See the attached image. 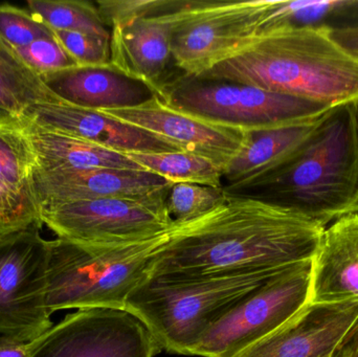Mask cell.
I'll use <instances>...</instances> for the list:
<instances>
[{"label":"cell","instance_id":"cell-1","mask_svg":"<svg viewBox=\"0 0 358 357\" xmlns=\"http://www.w3.org/2000/svg\"><path fill=\"white\" fill-rule=\"evenodd\" d=\"M325 228L285 207L229 193L214 211L179 228L159 252L150 278L279 272L313 260Z\"/></svg>","mask_w":358,"mask_h":357},{"label":"cell","instance_id":"cell-2","mask_svg":"<svg viewBox=\"0 0 358 357\" xmlns=\"http://www.w3.org/2000/svg\"><path fill=\"white\" fill-rule=\"evenodd\" d=\"M237 194L285 207L324 228L358 213V128L352 102L331 107L285 163Z\"/></svg>","mask_w":358,"mask_h":357},{"label":"cell","instance_id":"cell-3","mask_svg":"<svg viewBox=\"0 0 358 357\" xmlns=\"http://www.w3.org/2000/svg\"><path fill=\"white\" fill-rule=\"evenodd\" d=\"M304 27L260 36L199 81L255 86L329 107L358 98V60L328 36Z\"/></svg>","mask_w":358,"mask_h":357},{"label":"cell","instance_id":"cell-4","mask_svg":"<svg viewBox=\"0 0 358 357\" xmlns=\"http://www.w3.org/2000/svg\"><path fill=\"white\" fill-rule=\"evenodd\" d=\"M182 226L134 245H83L61 238L50 241L48 312L125 309L128 297L150 277L159 252Z\"/></svg>","mask_w":358,"mask_h":357},{"label":"cell","instance_id":"cell-5","mask_svg":"<svg viewBox=\"0 0 358 357\" xmlns=\"http://www.w3.org/2000/svg\"><path fill=\"white\" fill-rule=\"evenodd\" d=\"M281 272L191 281H163L149 277L128 297L125 309L147 327L162 350L189 356L194 346L219 319Z\"/></svg>","mask_w":358,"mask_h":357},{"label":"cell","instance_id":"cell-6","mask_svg":"<svg viewBox=\"0 0 358 357\" xmlns=\"http://www.w3.org/2000/svg\"><path fill=\"white\" fill-rule=\"evenodd\" d=\"M266 1H178L172 61L187 77L199 79L258 38Z\"/></svg>","mask_w":358,"mask_h":357},{"label":"cell","instance_id":"cell-7","mask_svg":"<svg viewBox=\"0 0 358 357\" xmlns=\"http://www.w3.org/2000/svg\"><path fill=\"white\" fill-rule=\"evenodd\" d=\"M311 261L282 270L219 319L189 356L234 357L294 318L310 297Z\"/></svg>","mask_w":358,"mask_h":357},{"label":"cell","instance_id":"cell-8","mask_svg":"<svg viewBox=\"0 0 358 357\" xmlns=\"http://www.w3.org/2000/svg\"><path fill=\"white\" fill-rule=\"evenodd\" d=\"M40 226L0 238V335L34 341L54 327L46 307L50 241Z\"/></svg>","mask_w":358,"mask_h":357},{"label":"cell","instance_id":"cell-9","mask_svg":"<svg viewBox=\"0 0 358 357\" xmlns=\"http://www.w3.org/2000/svg\"><path fill=\"white\" fill-rule=\"evenodd\" d=\"M203 82L178 86L166 101L204 119L248 132L307 123L331 108L255 86Z\"/></svg>","mask_w":358,"mask_h":357},{"label":"cell","instance_id":"cell-10","mask_svg":"<svg viewBox=\"0 0 358 357\" xmlns=\"http://www.w3.org/2000/svg\"><path fill=\"white\" fill-rule=\"evenodd\" d=\"M40 221L58 238L83 245H125L144 242L179 226L167 205L128 199L76 201L39 211Z\"/></svg>","mask_w":358,"mask_h":357},{"label":"cell","instance_id":"cell-11","mask_svg":"<svg viewBox=\"0 0 358 357\" xmlns=\"http://www.w3.org/2000/svg\"><path fill=\"white\" fill-rule=\"evenodd\" d=\"M162 351L131 312L90 308L54 325L31 357H155Z\"/></svg>","mask_w":358,"mask_h":357},{"label":"cell","instance_id":"cell-12","mask_svg":"<svg viewBox=\"0 0 358 357\" xmlns=\"http://www.w3.org/2000/svg\"><path fill=\"white\" fill-rule=\"evenodd\" d=\"M31 196L38 210L76 201L117 198L166 205L174 184L143 169L29 167Z\"/></svg>","mask_w":358,"mask_h":357},{"label":"cell","instance_id":"cell-13","mask_svg":"<svg viewBox=\"0 0 358 357\" xmlns=\"http://www.w3.org/2000/svg\"><path fill=\"white\" fill-rule=\"evenodd\" d=\"M99 112L149 132L180 151L208 157L223 168L245 146L250 132L176 107L151 94L141 104Z\"/></svg>","mask_w":358,"mask_h":357},{"label":"cell","instance_id":"cell-14","mask_svg":"<svg viewBox=\"0 0 358 357\" xmlns=\"http://www.w3.org/2000/svg\"><path fill=\"white\" fill-rule=\"evenodd\" d=\"M358 330V300L308 303L277 330L234 357H340Z\"/></svg>","mask_w":358,"mask_h":357},{"label":"cell","instance_id":"cell-15","mask_svg":"<svg viewBox=\"0 0 358 357\" xmlns=\"http://www.w3.org/2000/svg\"><path fill=\"white\" fill-rule=\"evenodd\" d=\"M176 6L159 14L111 27L110 31L109 68L143 84L151 94H157L164 100H167L168 96L164 83L172 61Z\"/></svg>","mask_w":358,"mask_h":357},{"label":"cell","instance_id":"cell-16","mask_svg":"<svg viewBox=\"0 0 358 357\" xmlns=\"http://www.w3.org/2000/svg\"><path fill=\"white\" fill-rule=\"evenodd\" d=\"M25 119L52 131L75 136L121 153L180 151L166 140L107 117L94 109L64 101L40 103Z\"/></svg>","mask_w":358,"mask_h":357},{"label":"cell","instance_id":"cell-17","mask_svg":"<svg viewBox=\"0 0 358 357\" xmlns=\"http://www.w3.org/2000/svg\"><path fill=\"white\" fill-rule=\"evenodd\" d=\"M358 300V213L327 226L311 261L309 303Z\"/></svg>","mask_w":358,"mask_h":357},{"label":"cell","instance_id":"cell-18","mask_svg":"<svg viewBox=\"0 0 358 357\" xmlns=\"http://www.w3.org/2000/svg\"><path fill=\"white\" fill-rule=\"evenodd\" d=\"M8 125L18 136L29 167L42 169H142L124 153L46 129L25 117Z\"/></svg>","mask_w":358,"mask_h":357},{"label":"cell","instance_id":"cell-19","mask_svg":"<svg viewBox=\"0 0 358 357\" xmlns=\"http://www.w3.org/2000/svg\"><path fill=\"white\" fill-rule=\"evenodd\" d=\"M41 80L61 101L94 110L134 106L151 96L146 86L108 67H73Z\"/></svg>","mask_w":358,"mask_h":357},{"label":"cell","instance_id":"cell-20","mask_svg":"<svg viewBox=\"0 0 358 357\" xmlns=\"http://www.w3.org/2000/svg\"><path fill=\"white\" fill-rule=\"evenodd\" d=\"M322 117L307 123L250 132L245 146L223 171L224 190L237 194L285 163Z\"/></svg>","mask_w":358,"mask_h":357},{"label":"cell","instance_id":"cell-21","mask_svg":"<svg viewBox=\"0 0 358 357\" xmlns=\"http://www.w3.org/2000/svg\"><path fill=\"white\" fill-rule=\"evenodd\" d=\"M33 226L42 224L29 189L27 156L13 128L0 125V238Z\"/></svg>","mask_w":358,"mask_h":357},{"label":"cell","instance_id":"cell-22","mask_svg":"<svg viewBox=\"0 0 358 357\" xmlns=\"http://www.w3.org/2000/svg\"><path fill=\"white\" fill-rule=\"evenodd\" d=\"M59 101L16 50L0 37V125L23 119L34 105Z\"/></svg>","mask_w":358,"mask_h":357},{"label":"cell","instance_id":"cell-23","mask_svg":"<svg viewBox=\"0 0 358 357\" xmlns=\"http://www.w3.org/2000/svg\"><path fill=\"white\" fill-rule=\"evenodd\" d=\"M124 154L142 169L157 174L172 184L187 182L223 188V168L208 157L187 151Z\"/></svg>","mask_w":358,"mask_h":357},{"label":"cell","instance_id":"cell-24","mask_svg":"<svg viewBox=\"0 0 358 357\" xmlns=\"http://www.w3.org/2000/svg\"><path fill=\"white\" fill-rule=\"evenodd\" d=\"M358 1H275L267 0L258 37L304 27H330L328 21L357 10Z\"/></svg>","mask_w":358,"mask_h":357},{"label":"cell","instance_id":"cell-25","mask_svg":"<svg viewBox=\"0 0 358 357\" xmlns=\"http://www.w3.org/2000/svg\"><path fill=\"white\" fill-rule=\"evenodd\" d=\"M27 10L52 31H83L110 39L96 4L82 0H29Z\"/></svg>","mask_w":358,"mask_h":357},{"label":"cell","instance_id":"cell-26","mask_svg":"<svg viewBox=\"0 0 358 357\" xmlns=\"http://www.w3.org/2000/svg\"><path fill=\"white\" fill-rule=\"evenodd\" d=\"M227 195L224 188L178 182L170 189L166 205L176 224H187L214 211Z\"/></svg>","mask_w":358,"mask_h":357},{"label":"cell","instance_id":"cell-27","mask_svg":"<svg viewBox=\"0 0 358 357\" xmlns=\"http://www.w3.org/2000/svg\"><path fill=\"white\" fill-rule=\"evenodd\" d=\"M0 37L12 48L29 45L38 40L54 38V31L29 10L0 4Z\"/></svg>","mask_w":358,"mask_h":357},{"label":"cell","instance_id":"cell-28","mask_svg":"<svg viewBox=\"0 0 358 357\" xmlns=\"http://www.w3.org/2000/svg\"><path fill=\"white\" fill-rule=\"evenodd\" d=\"M55 37L79 66L108 67L110 39L83 31H54Z\"/></svg>","mask_w":358,"mask_h":357},{"label":"cell","instance_id":"cell-29","mask_svg":"<svg viewBox=\"0 0 358 357\" xmlns=\"http://www.w3.org/2000/svg\"><path fill=\"white\" fill-rule=\"evenodd\" d=\"M15 50L23 62L40 78L79 66L56 37L38 40L29 45Z\"/></svg>","mask_w":358,"mask_h":357},{"label":"cell","instance_id":"cell-30","mask_svg":"<svg viewBox=\"0 0 358 357\" xmlns=\"http://www.w3.org/2000/svg\"><path fill=\"white\" fill-rule=\"evenodd\" d=\"M176 3L168 0H99L96 6L107 27H113L171 10Z\"/></svg>","mask_w":358,"mask_h":357},{"label":"cell","instance_id":"cell-31","mask_svg":"<svg viewBox=\"0 0 358 357\" xmlns=\"http://www.w3.org/2000/svg\"><path fill=\"white\" fill-rule=\"evenodd\" d=\"M48 333L34 341L25 342L0 335V357H31L43 343Z\"/></svg>","mask_w":358,"mask_h":357},{"label":"cell","instance_id":"cell-32","mask_svg":"<svg viewBox=\"0 0 358 357\" xmlns=\"http://www.w3.org/2000/svg\"><path fill=\"white\" fill-rule=\"evenodd\" d=\"M327 33L332 41L358 60V24L328 27Z\"/></svg>","mask_w":358,"mask_h":357},{"label":"cell","instance_id":"cell-33","mask_svg":"<svg viewBox=\"0 0 358 357\" xmlns=\"http://www.w3.org/2000/svg\"><path fill=\"white\" fill-rule=\"evenodd\" d=\"M340 357H358V330L351 341L347 344Z\"/></svg>","mask_w":358,"mask_h":357},{"label":"cell","instance_id":"cell-34","mask_svg":"<svg viewBox=\"0 0 358 357\" xmlns=\"http://www.w3.org/2000/svg\"><path fill=\"white\" fill-rule=\"evenodd\" d=\"M352 104L353 109H355V121H357V125L358 128V98L353 101Z\"/></svg>","mask_w":358,"mask_h":357}]
</instances>
